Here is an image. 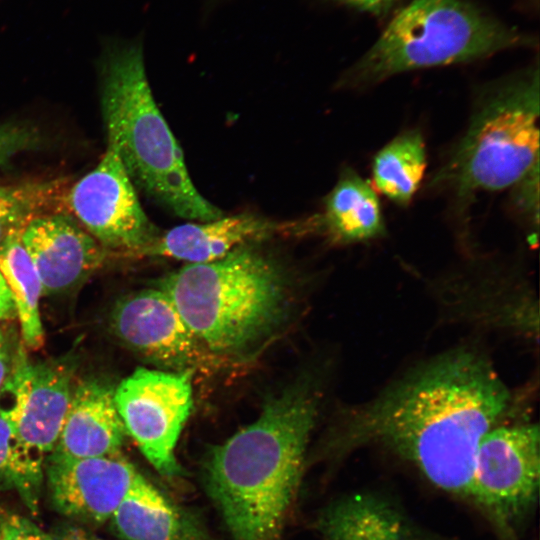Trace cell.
<instances>
[{
    "instance_id": "obj_8",
    "label": "cell",
    "mask_w": 540,
    "mask_h": 540,
    "mask_svg": "<svg viewBox=\"0 0 540 540\" xmlns=\"http://www.w3.org/2000/svg\"><path fill=\"white\" fill-rule=\"evenodd\" d=\"M539 439L537 423L516 419L494 427L480 442L470 502L506 536L515 533L537 504Z\"/></svg>"
},
{
    "instance_id": "obj_26",
    "label": "cell",
    "mask_w": 540,
    "mask_h": 540,
    "mask_svg": "<svg viewBox=\"0 0 540 540\" xmlns=\"http://www.w3.org/2000/svg\"><path fill=\"white\" fill-rule=\"evenodd\" d=\"M0 540H54L30 520L10 515L1 519Z\"/></svg>"
},
{
    "instance_id": "obj_24",
    "label": "cell",
    "mask_w": 540,
    "mask_h": 540,
    "mask_svg": "<svg viewBox=\"0 0 540 540\" xmlns=\"http://www.w3.org/2000/svg\"><path fill=\"white\" fill-rule=\"evenodd\" d=\"M509 189V208L527 228L529 242L536 243L539 228V162Z\"/></svg>"
},
{
    "instance_id": "obj_25",
    "label": "cell",
    "mask_w": 540,
    "mask_h": 540,
    "mask_svg": "<svg viewBox=\"0 0 540 540\" xmlns=\"http://www.w3.org/2000/svg\"><path fill=\"white\" fill-rule=\"evenodd\" d=\"M42 142L38 130L16 122L0 123V166H7L19 153L35 150Z\"/></svg>"
},
{
    "instance_id": "obj_27",
    "label": "cell",
    "mask_w": 540,
    "mask_h": 540,
    "mask_svg": "<svg viewBox=\"0 0 540 540\" xmlns=\"http://www.w3.org/2000/svg\"><path fill=\"white\" fill-rule=\"evenodd\" d=\"M358 10L376 16L385 15L398 0H337Z\"/></svg>"
},
{
    "instance_id": "obj_28",
    "label": "cell",
    "mask_w": 540,
    "mask_h": 540,
    "mask_svg": "<svg viewBox=\"0 0 540 540\" xmlns=\"http://www.w3.org/2000/svg\"><path fill=\"white\" fill-rule=\"evenodd\" d=\"M15 311L6 282L0 272V321L8 318Z\"/></svg>"
},
{
    "instance_id": "obj_1",
    "label": "cell",
    "mask_w": 540,
    "mask_h": 540,
    "mask_svg": "<svg viewBox=\"0 0 540 540\" xmlns=\"http://www.w3.org/2000/svg\"><path fill=\"white\" fill-rule=\"evenodd\" d=\"M517 402L484 349L463 344L345 407L332 443L339 453L382 448L436 488L470 502L480 442L494 427L516 419Z\"/></svg>"
},
{
    "instance_id": "obj_6",
    "label": "cell",
    "mask_w": 540,
    "mask_h": 540,
    "mask_svg": "<svg viewBox=\"0 0 540 540\" xmlns=\"http://www.w3.org/2000/svg\"><path fill=\"white\" fill-rule=\"evenodd\" d=\"M533 41L465 0H413L339 81L364 89L417 69L467 63Z\"/></svg>"
},
{
    "instance_id": "obj_22",
    "label": "cell",
    "mask_w": 540,
    "mask_h": 540,
    "mask_svg": "<svg viewBox=\"0 0 540 540\" xmlns=\"http://www.w3.org/2000/svg\"><path fill=\"white\" fill-rule=\"evenodd\" d=\"M66 181L0 182V245L14 230L23 229L32 219L54 212H64Z\"/></svg>"
},
{
    "instance_id": "obj_18",
    "label": "cell",
    "mask_w": 540,
    "mask_h": 540,
    "mask_svg": "<svg viewBox=\"0 0 540 540\" xmlns=\"http://www.w3.org/2000/svg\"><path fill=\"white\" fill-rule=\"evenodd\" d=\"M110 521L124 540H212L195 514L165 498L146 479L123 500Z\"/></svg>"
},
{
    "instance_id": "obj_29",
    "label": "cell",
    "mask_w": 540,
    "mask_h": 540,
    "mask_svg": "<svg viewBox=\"0 0 540 540\" xmlns=\"http://www.w3.org/2000/svg\"><path fill=\"white\" fill-rule=\"evenodd\" d=\"M59 540H101L85 530L72 528L65 531Z\"/></svg>"
},
{
    "instance_id": "obj_21",
    "label": "cell",
    "mask_w": 540,
    "mask_h": 540,
    "mask_svg": "<svg viewBox=\"0 0 540 540\" xmlns=\"http://www.w3.org/2000/svg\"><path fill=\"white\" fill-rule=\"evenodd\" d=\"M22 230L12 231L0 245V272L19 318L22 338L27 347L38 349L44 340L39 312L42 285L22 244Z\"/></svg>"
},
{
    "instance_id": "obj_11",
    "label": "cell",
    "mask_w": 540,
    "mask_h": 540,
    "mask_svg": "<svg viewBox=\"0 0 540 540\" xmlns=\"http://www.w3.org/2000/svg\"><path fill=\"white\" fill-rule=\"evenodd\" d=\"M110 327L127 348L167 371L194 373L221 364V358L203 346L158 287L120 299L111 312Z\"/></svg>"
},
{
    "instance_id": "obj_7",
    "label": "cell",
    "mask_w": 540,
    "mask_h": 540,
    "mask_svg": "<svg viewBox=\"0 0 540 540\" xmlns=\"http://www.w3.org/2000/svg\"><path fill=\"white\" fill-rule=\"evenodd\" d=\"M430 290L446 321L500 329L538 342V300L517 266L469 254L466 265L436 278Z\"/></svg>"
},
{
    "instance_id": "obj_15",
    "label": "cell",
    "mask_w": 540,
    "mask_h": 540,
    "mask_svg": "<svg viewBox=\"0 0 540 540\" xmlns=\"http://www.w3.org/2000/svg\"><path fill=\"white\" fill-rule=\"evenodd\" d=\"M114 390L100 380H85L73 388L52 453L69 458L119 454L127 433L116 408Z\"/></svg>"
},
{
    "instance_id": "obj_12",
    "label": "cell",
    "mask_w": 540,
    "mask_h": 540,
    "mask_svg": "<svg viewBox=\"0 0 540 540\" xmlns=\"http://www.w3.org/2000/svg\"><path fill=\"white\" fill-rule=\"evenodd\" d=\"M73 388L68 365L30 363L20 354L0 392V412L22 448L41 464L55 448Z\"/></svg>"
},
{
    "instance_id": "obj_10",
    "label": "cell",
    "mask_w": 540,
    "mask_h": 540,
    "mask_svg": "<svg viewBox=\"0 0 540 540\" xmlns=\"http://www.w3.org/2000/svg\"><path fill=\"white\" fill-rule=\"evenodd\" d=\"M66 205L107 252L138 256L159 233L109 144L96 167L68 189Z\"/></svg>"
},
{
    "instance_id": "obj_31",
    "label": "cell",
    "mask_w": 540,
    "mask_h": 540,
    "mask_svg": "<svg viewBox=\"0 0 540 540\" xmlns=\"http://www.w3.org/2000/svg\"><path fill=\"white\" fill-rule=\"evenodd\" d=\"M3 349V341H2V336H1V333H0V350Z\"/></svg>"
},
{
    "instance_id": "obj_13",
    "label": "cell",
    "mask_w": 540,
    "mask_h": 540,
    "mask_svg": "<svg viewBox=\"0 0 540 540\" xmlns=\"http://www.w3.org/2000/svg\"><path fill=\"white\" fill-rule=\"evenodd\" d=\"M48 487L54 506L67 517L103 523L145 478L119 454L69 458L46 457Z\"/></svg>"
},
{
    "instance_id": "obj_14",
    "label": "cell",
    "mask_w": 540,
    "mask_h": 540,
    "mask_svg": "<svg viewBox=\"0 0 540 540\" xmlns=\"http://www.w3.org/2000/svg\"><path fill=\"white\" fill-rule=\"evenodd\" d=\"M42 285V295L68 292L103 264L107 251L65 212L32 219L21 232Z\"/></svg>"
},
{
    "instance_id": "obj_20",
    "label": "cell",
    "mask_w": 540,
    "mask_h": 540,
    "mask_svg": "<svg viewBox=\"0 0 540 540\" xmlns=\"http://www.w3.org/2000/svg\"><path fill=\"white\" fill-rule=\"evenodd\" d=\"M426 166V146L421 131L405 130L374 155V189L396 205L408 206L420 187Z\"/></svg>"
},
{
    "instance_id": "obj_32",
    "label": "cell",
    "mask_w": 540,
    "mask_h": 540,
    "mask_svg": "<svg viewBox=\"0 0 540 540\" xmlns=\"http://www.w3.org/2000/svg\"><path fill=\"white\" fill-rule=\"evenodd\" d=\"M0 536H1V519H0Z\"/></svg>"
},
{
    "instance_id": "obj_30",
    "label": "cell",
    "mask_w": 540,
    "mask_h": 540,
    "mask_svg": "<svg viewBox=\"0 0 540 540\" xmlns=\"http://www.w3.org/2000/svg\"><path fill=\"white\" fill-rule=\"evenodd\" d=\"M9 360L4 350H0V392L10 374Z\"/></svg>"
},
{
    "instance_id": "obj_4",
    "label": "cell",
    "mask_w": 540,
    "mask_h": 540,
    "mask_svg": "<svg viewBox=\"0 0 540 540\" xmlns=\"http://www.w3.org/2000/svg\"><path fill=\"white\" fill-rule=\"evenodd\" d=\"M101 112L107 144L134 186L185 219L210 221L224 215L189 176L182 150L155 103L139 43L112 45L105 52Z\"/></svg>"
},
{
    "instance_id": "obj_9",
    "label": "cell",
    "mask_w": 540,
    "mask_h": 540,
    "mask_svg": "<svg viewBox=\"0 0 540 540\" xmlns=\"http://www.w3.org/2000/svg\"><path fill=\"white\" fill-rule=\"evenodd\" d=\"M192 377L190 371L138 367L114 390L127 435L166 477L181 474L175 447L192 407Z\"/></svg>"
},
{
    "instance_id": "obj_16",
    "label": "cell",
    "mask_w": 540,
    "mask_h": 540,
    "mask_svg": "<svg viewBox=\"0 0 540 540\" xmlns=\"http://www.w3.org/2000/svg\"><path fill=\"white\" fill-rule=\"evenodd\" d=\"M280 227L251 213L185 223L157 234L138 256L165 257L184 260L188 264L218 260L234 249L265 239Z\"/></svg>"
},
{
    "instance_id": "obj_5",
    "label": "cell",
    "mask_w": 540,
    "mask_h": 540,
    "mask_svg": "<svg viewBox=\"0 0 540 540\" xmlns=\"http://www.w3.org/2000/svg\"><path fill=\"white\" fill-rule=\"evenodd\" d=\"M538 64L482 86L463 134L432 174L428 188L469 213L483 192L509 189L539 162Z\"/></svg>"
},
{
    "instance_id": "obj_17",
    "label": "cell",
    "mask_w": 540,
    "mask_h": 540,
    "mask_svg": "<svg viewBox=\"0 0 540 540\" xmlns=\"http://www.w3.org/2000/svg\"><path fill=\"white\" fill-rule=\"evenodd\" d=\"M309 222L311 229L336 245L363 244L387 235L376 190L350 167L341 171L322 212Z\"/></svg>"
},
{
    "instance_id": "obj_19",
    "label": "cell",
    "mask_w": 540,
    "mask_h": 540,
    "mask_svg": "<svg viewBox=\"0 0 540 540\" xmlns=\"http://www.w3.org/2000/svg\"><path fill=\"white\" fill-rule=\"evenodd\" d=\"M323 540H421L402 511L373 493H353L326 507L317 520Z\"/></svg>"
},
{
    "instance_id": "obj_23",
    "label": "cell",
    "mask_w": 540,
    "mask_h": 540,
    "mask_svg": "<svg viewBox=\"0 0 540 540\" xmlns=\"http://www.w3.org/2000/svg\"><path fill=\"white\" fill-rule=\"evenodd\" d=\"M43 464L33 459L17 441L0 412V491L17 490L31 510H36Z\"/></svg>"
},
{
    "instance_id": "obj_2",
    "label": "cell",
    "mask_w": 540,
    "mask_h": 540,
    "mask_svg": "<svg viewBox=\"0 0 540 540\" xmlns=\"http://www.w3.org/2000/svg\"><path fill=\"white\" fill-rule=\"evenodd\" d=\"M321 399L316 380L297 381L208 452L204 486L233 540H280Z\"/></svg>"
},
{
    "instance_id": "obj_3",
    "label": "cell",
    "mask_w": 540,
    "mask_h": 540,
    "mask_svg": "<svg viewBox=\"0 0 540 540\" xmlns=\"http://www.w3.org/2000/svg\"><path fill=\"white\" fill-rule=\"evenodd\" d=\"M251 244L212 262L187 264L157 284L203 346L221 359L251 351L287 313L282 269Z\"/></svg>"
}]
</instances>
